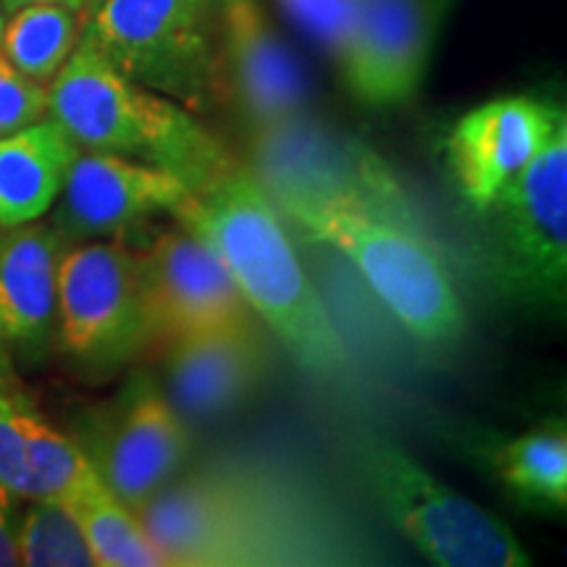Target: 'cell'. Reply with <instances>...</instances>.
I'll return each mask as SVG.
<instances>
[{
    "label": "cell",
    "mask_w": 567,
    "mask_h": 567,
    "mask_svg": "<svg viewBox=\"0 0 567 567\" xmlns=\"http://www.w3.org/2000/svg\"><path fill=\"white\" fill-rule=\"evenodd\" d=\"M216 250L239 295L289 354L323 381H350L354 352L305 274L284 216L250 166L231 161L174 210Z\"/></svg>",
    "instance_id": "obj_1"
},
{
    "label": "cell",
    "mask_w": 567,
    "mask_h": 567,
    "mask_svg": "<svg viewBox=\"0 0 567 567\" xmlns=\"http://www.w3.org/2000/svg\"><path fill=\"white\" fill-rule=\"evenodd\" d=\"M266 193L284 218L344 255L410 337L423 344L463 337L465 308L455 279L413 216L305 189Z\"/></svg>",
    "instance_id": "obj_2"
},
{
    "label": "cell",
    "mask_w": 567,
    "mask_h": 567,
    "mask_svg": "<svg viewBox=\"0 0 567 567\" xmlns=\"http://www.w3.org/2000/svg\"><path fill=\"white\" fill-rule=\"evenodd\" d=\"M48 118L80 151L161 166L187 182L193 193L231 163L221 142L197 122L193 111L126 80L84 42L48 84Z\"/></svg>",
    "instance_id": "obj_3"
},
{
    "label": "cell",
    "mask_w": 567,
    "mask_h": 567,
    "mask_svg": "<svg viewBox=\"0 0 567 567\" xmlns=\"http://www.w3.org/2000/svg\"><path fill=\"white\" fill-rule=\"evenodd\" d=\"M279 494L239 473H200L134 507L168 567L313 563Z\"/></svg>",
    "instance_id": "obj_4"
},
{
    "label": "cell",
    "mask_w": 567,
    "mask_h": 567,
    "mask_svg": "<svg viewBox=\"0 0 567 567\" xmlns=\"http://www.w3.org/2000/svg\"><path fill=\"white\" fill-rule=\"evenodd\" d=\"M486 268L496 292L542 316H563L567 302V118L520 174L481 210Z\"/></svg>",
    "instance_id": "obj_5"
},
{
    "label": "cell",
    "mask_w": 567,
    "mask_h": 567,
    "mask_svg": "<svg viewBox=\"0 0 567 567\" xmlns=\"http://www.w3.org/2000/svg\"><path fill=\"white\" fill-rule=\"evenodd\" d=\"M360 484L373 505L421 555L439 567H526L528 551L507 523L444 484L379 434L350 444Z\"/></svg>",
    "instance_id": "obj_6"
},
{
    "label": "cell",
    "mask_w": 567,
    "mask_h": 567,
    "mask_svg": "<svg viewBox=\"0 0 567 567\" xmlns=\"http://www.w3.org/2000/svg\"><path fill=\"white\" fill-rule=\"evenodd\" d=\"M80 42L142 87L203 113L218 84L216 0H101Z\"/></svg>",
    "instance_id": "obj_7"
},
{
    "label": "cell",
    "mask_w": 567,
    "mask_h": 567,
    "mask_svg": "<svg viewBox=\"0 0 567 567\" xmlns=\"http://www.w3.org/2000/svg\"><path fill=\"white\" fill-rule=\"evenodd\" d=\"M55 331L61 350L84 363L122 358L147 339L137 252L124 237L84 239L61 252Z\"/></svg>",
    "instance_id": "obj_8"
},
{
    "label": "cell",
    "mask_w": 567,
    "mask_h": 567,
    "mask_svg": "<svg viewBox=\"0 0 567 567\" xmlns=\"http://www.w3.org/2000/svg\"><path fill=\"white\" fill-rule=\"evenodd\" d=\"M134 252L147 339L168 344L208 331L260 326L216 250L187 226L161 231L145 250Z\"/></svg>",
    "instance_id": "obj_9"
},
{
    "label": "cell",
    "mask_w": 567,
    "mask_h": 567,
    "mask_svg": "<svg viewBox=\"0 0 567 567\" xmlns=\"http://www.w3.org/2000/svg\"><path fill=\"white\" fill-rule=\"evenodd\" d=\"M193 187L161 166L113 153L80 151L71 163L51 226L66 243L124 237V231L174 210Z\"/></svg>",
    "instance_id": "obj_10"
},
{
    "label": "cell",
    "mask_w": 567,
    "mask_h": 567,
    "mask_svg": "<svg viewBox=\"0 0 567 567\" xmlns=\"http://www.w3.org/2000/svg\"><path fill=\"white\" fill-rule=\"evenodd\" d=\"M452 3L358 0L350 48L339 66L352 95L368 105L413 101Z\"/></svg>",
    "instance_id": "obj_11"
},
{
    "label": "cell",
    "mask_w": 567,
    "mask_h": 567,
    "mask_svg": "<svg viewBox=\"0 0 567 567\" xmlns=\"http://www.w3.org/2000/svg\"><path fill=\"white\" fill-rule=\"evenodd\" d=\"M218 71L255 132L308 113L310 82L260 0H216Z\"/></svg>",
    "instance_id": "obj_12"
},
{
    "label": "cell",
    "mask_w": 567,
    "mask_h": 567,
    "mask_svg": "<svg viewBox=\"0 0 567 567\" xmlns=\"http://www.w3.org/2000/svg\"><path fill=\"white\" fill-rule=\"evenodd\" d=\"M559 109L528 95L496 97L467 111L446 137L460 193L478 213L528 166Z\"/></svg>",
    "instance_id": "obj_13"
},
{
    "label": "cell",
    "mask_w": 567,
    "mask_h": 567,
    "mask_svg": "<svg viewBox=\"0 0 567 567\" xmlns=\"http://www.w3.org/2000/svg\"><path fill=\"white\" fill-rule=\"evenodd\" d=\"M266 368L260 326L176 339L166 344V396L184 417L213 421L250 400Z\"/></svg>",
    "instance_id": "obj_14"
},
{
    "label": "cell",
    "mask_w": 567,
    "mask_h": 567,
    "mask_svg": "<svg viewBox=\"0 0 567 567\" xmlns=\"http://www.w3.org/2000/svg\"><path fill=\"white\" fill-rule=\"evenodd\" d=\"M193 450L187 417L166 394L147 389L118 415L97 455H90L97 473L132 509L151 499L176 478Z\"/></svg>",
    "instance_id": "obj_15"
},
{
    "label": "cell",
    "mask_w": 567,
    "mask_h": 567,
    "mask_svg": "<svg viewBox=\"0 0 567 567\" xmlns=\"http://www.w3.org/2000/svg\"><path fill=\"white\" fill-rule=\"evenodd\" d=\"M66 239L51 224L0 234V354L40 358L55 331L59 260Z\"/></svg>",
    "instance_id": "obj_16"
},
{
    "label": "cell",
    "mask_w": 567,
    "mask_h": 567,
    "mask_svg": "<svg viewBox=\"0 0 567 567\" xmlns=\"http://www.w3.org/2000/svg\"><path fill=\"white\" fill-rule=\"evenodd\" d=\"M76 155L80 147L53 118L0 137V229L48 216Z\"/></svg>",
    "instance_id": "obj_17"
},
{
    "label": "cell",
    "mask_w": 567,
    "mask_h": 567,
    "mask_svg": "<svg viewBox=\"0 0 567 567\" xmlns=\"http://www.w3.org/2000/svg\"><path fill=\"white\" fill-rule=\"evenodd\" d=\"M494 476L530 507L567 505V434L563 423L534 429L486 452Z\"/></svg>",
    "instance_id": "obj_18"
},
{
    "label": "cell",
    "mask_w": 567,
    "mask_h": 567,
    "mask_svg": "<svg viewBox=\"0 0 567 567\" xmlns=\"http://www.w3.org/2000/svg\"><path fill=\"white\" fill-rule=\"evenodd\" d=\"M80 523L95 567H168L130 505L97 476L63 502Z\"/></svg>",
    "instance_id": "obj_19"
},
{
    "label": "cell",
    "mask_w": 567,
    "mask_h": 567,
    "mask_svg": "<svg viewBox=\"0 0 567 567\" xmlns=\"http://www.w3.org/2000/svg\"><path fill=\"white\" fill-rule=\"evenodd\" d=\"M82 11L59 3H32L11 11L3 24L0 53L21 74L40 84H51L74 48L80 45Z\"/></svg>",
    "instance_id": "obj_20"
},
{
    "label": "cell",
    "mask_w": 567,
    "mask_h": 567,
    "mask_svg": "<svg viewBox=\"0 0 567 567\" xmlns=\"http://www.w3.org/2000/svg\"><path fill=\"white\" fill-rule=\"evenodd\" d=\"M19 565L95 567L80 523L59 502H30L17 526Z\"/></svg>",
    "instance_id": "obj_21"
},
{
    "label": "cell",
    "mask_w": 567,
    "mask_h": 567,
    "mask_svg": "<svg viewBox=\"0 0 567 567\" xmlns=\"http://www.w3.org/2000/svg\"><path fill=\"white\" fill-rule=\"evenodd\" d=\"M281 6L318 45L329 51L337 66H342L350 48L358 0H281Z\"/></svg>",
    "instance_id": "obj_22"
},
{
    "label": "cell",
    "mask_w": 567,
    "mask_h": 567,
    "mask_svg": "<svg viewBox=\"0 0 567 567\" xmlns=\"http://www.w3.org/2000/svg\"><path fill=\"white\" fill-rule=\"evenodd\" d=\"M48 118V84L24 76L0 53V137Z\"/></svg>",
    "instance_id": "obj_23"
},
{
    "label": "cell",
    "mask_w": 567,
    "mask_h": 567,
    "mask_svg": "<svg viewBox=\"0 0 567 567\" xmlns=\"http://www.w3.org/2000/svg\"><path fill=\"white\" fill-rule=\"evenodd\" d=\"M17 496L0 488V567L19 565V547H17Z\"/></svg>",
    "instance_id": "obj_24"
},
{
    "label": "cell",
    "mask_w": 567,
    "mask_h": 567,
    "mask_svg": "<svg viewBox=\"0 0 567 567\" xmlns=\"http://www.w3.org/2000/svg\"><path fill=\"white\" fill-rule=\"evenodd\" d=\"M32 3H59V6H69V9H76L84 13V3H87V0H0V9L11 13V11L24 9V6H32Z\"/></svg>",
    "instance_id": "obj_25"
},
{
    "label": "cell",
    "mask_w": 567,
    "mask_h": 567,
    "mask_svg": "<svg viewBox=\"0 0 567 567\" xmlns=\"http://www.w3.org/2000/svg\"><path fill=\"white\" fill-rule=\"evenodd\" d=\"M97 3H101V0H87V3H84V11H90L92 6H97Z\"/></svg>",
    "instance_id": "obj_26"
},
{
    "label": "cell",
    "mask_w": 567,
    "mask_h": 567,
    "mask_svg": "<svg viewBox=\"0 0 567 567\" xmlns=\"http://www.w3.org/2000/svg\"><path fill=\"white\" fill-rule=\"evenodd\" d=\"M0 38H3V9H0Z\"/></svg>",
    "instance_id": "obj_27"
},
{
    "label": "cell",
    "mask_w": 567,
    "mask_h": 567,
    "mask_svg": "<svg viewBox=\"0 0 567 567\" xmlns=\"http://www.w3.org/2000/svg\"><path fill=\"white\" fill-rule=\"evenodd\" d=\"M0 234H3V229H0Z\"/></svg>",
    "instance_id": "obj_28"
}]
</instances>
